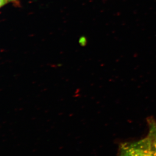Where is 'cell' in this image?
I'll return each instance as SVG.
<instances>
[{"instance_id":"3","label":"cell","mask_w":156,"mask_h":156,"mask_svg":"<svg viewBox=\"0 0 156 156\" xmlns=\"http://www.w3.org/2000/svg\"><path fill=\"white\" fill-rule=\"evenodd\" d=\"M79 43L81 46H85L87 44V38H86V37H81V38H80Z\"/></svg>"},{"instance_id":"1","label":"cell","mask_w":156,"mask_h":156,"mask_svg":"<svg viewBox=\"0 0 156 156\" xmlns=\"http://www.w3.org/2000/svg\"><path fill=\"white\" fill-rule=\"evenodd\" d=\"M149 132L138 140L122 143L117 156H156V121L148 118Z\"/></svg>"},{"instance_id":"2","label":"cell","mask_w":156,"mask_h":156,"mask_svg":"<svg viewBox=\"0 0 156 156\" xmlns=\"http://www.w3.org/2000/svg\"><path fill=\"white\" fill-rule=\"evenodd\" d=\"M9 3L17 4L18 1L17 0H0V8L8 4Z\"/></svg>"}]
</instances>
